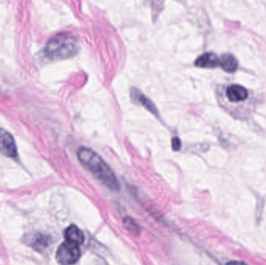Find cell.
<instances>
[{"label": "cell", "mask_w": 266, "mask_h": 265, "mask_svg": "<svg viewBox=\"0 0 266 265\" xmlns=\"http://www.w3.org/2000/svg\"><path fill=\"white\" fill-rule=\"evenodd\" d=\"M77 157L81 164L110 190L117 192L120 189L119 181L113 170L93 149L80 147L77 151Z\"/></svg>", "instance_id": "obj_1"}, {"label": "cell", "mask_w": 266, "mask_h": 265, "mask_svg": "<svg viewBox=\"0 0 266 265\" xmlns=\"http://www.w3.org/2000/svg\"><path fill=\"white\" fill-rule=\"evenodd\" d=\"M79 51L77 40L67 32L57 34L45 45V53L50 60H63L73 57Z\"/></svg>", "instance_id": "obj_2"}, {"label": "cell", "mask_w": 266, "mask_h": 265, "mask_svg": "<svg viewBox=\"0 0 266 265\" xmlns=\"http://www.w3.org/2000/svg\"><path fill=\"white\" fill-rule=\"evenodd\" d=\"M221 98L224 100L223 106L227 107L230 113L237 118H240L239 111H241V115L244 117V111H247L244 108V105L249 108V90L241 85L230 84L226 86L223 89Z\"/></svg>", "instance_id": "obj_3"}, {"label": "cell", "mask_w": 266, "mask_h": 265, "mask_svg": "<svg viewBox=\"0 0 266 265\" xmlns=\"http://www.w3.org/2000/svg\"><path fill=\"white\" fill-rule=\"evenodd\" d=\"M80 256L79 246L66 241L58 247L56 258L60 265H72L79 261Z\"/></svg>", "instance_id": "obj_4"}, {"label": "cell", "mask_w": 266, "mask_h": 265, "mask_svg": "<svg viewBox=\"0 0 266 265\" xmlns=\"http://www.w3.org/2000/svg\"><path fill=\"white\" fill-rule=\"evenodd\" d=\"M0 152L10 158L17 157V149L13 135L0 128Z\"/></svg>", "instance_id": "obj_5"}, {"label": "cell", "mask_w": 266, "mask_h": 265, "mask_svg": "<svg viewBox=\"0 0 266 265\" xmlns=\"http://www.w3.org/2000/svg\"><path fill=\"white\" fill-rule=\"evenodd\" d=\"M131 96L134 101H138L139 104L143 106L144 108H146L153 115L156 116L158 115V110L156 108L155 104L147 97L143 95L142 92L139 91L138 89L135 87L132 88Z\"/></svg>", "instance_id": "obj_6"}, {"label": "cell", "mask_w": 266, "mask_h": 265, "mask_svg": "<svg viewBox=\"0 0 266 265\" xmlns=\"http://www.w3.org/2000/svg\"><path fill=\"white\" fill-rule=\"evenodd\" d=\"M196 66L200 68H215L219 66V58L212 52L201 55L195 62Z\"/></svg>", "instance_id": "obj_7"}, {"label": "cell", "mask_w": 266, "mask_h": 265, "mask_svg": "<svg viewBox=\"0 0 266 265\" xmlns=\"http://www.w3.org/2000/svg\"><path fill=\"white\" fill-rule=\"evenodd\" d=\"M66 241L79 246L84 241V235L80 229L75 226L71 225L65 230Z\"/></svg>", "instance_id": "obj_8"}, {"label": "cell", "mask_w": 266, "mask_h": 265, "mask_svg": "<svg viewBox=\"0 0 266 265\" xmlns=\"http://www.w3.org/2000/svg\"><path fill=\"white\" fill-rule=\"evenodd\" d=\"M238 60L231 54H224L219 58V66L227 72H235L238 68Z\"/></svg>", "instance_id": "obj_9"}, {"label": "cell", "mask_w": 266, "mask_h": 265, "mask_svg": "<svg viewBox=\"0 0 266 265\" xmlns=\"http://www.w3.org/2000/svg\"><path fill=\"white\" fill-rule=\"evenodd\" d=\"M123 225H124L125 228L132 234L138 235L140 232L139 226L137 225L134 219H132L130 217H126L123 219Z\"/></svg>", "instance_id": "obj_10"}, {"label": "cell", "mask_w": 266, "mask_h": 265, "mask_svg": "<svg viewBox=\"0 0 266 265\" xmlns=\"http://www.w3.org/2000/svg\"><path fill=\"white\" fill-rule=\"evenodd\" d=\"M182 146V142H181L180 138L178 137H175L172 139V149L175 151H178L181 149Z\"/></svg>", "instance_id": "obj_11"}, {"label": "cell", "mask_w": 266, "mask_h": 265, "mask_svg": "<svg viewBox=\"0 0 266 265\" xmlns=\"http://www.w3.org/2000/svg\"><path fill=\"white\" fill-rule=\"evenodd\" d=\"M226 265H248L245 262H238V261H232V262H228Z\"/></svg>", "instance_id": "obj_12"}]
</instances>
